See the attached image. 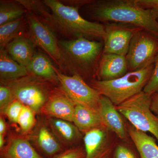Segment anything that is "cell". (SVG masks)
I'll return each instance as SVG.
<instances>
[{
    "instance_id": "cell-1",
    "label": "cell",
    "mask_w": 158,
    "mask_h": 158,
    "mask_svg": "<svg viewBox=\"0 0 158 158\" xmlns=\"http://www.w3.org/2000/svg\"><path fill=\"white\" fill-rule=\"evenodd\" d=\"M27 11L34 13L54 33L69 38L85 37L104 41L106 36L105 25L90 21L80 15L81 1H71L69 5L56 0H18Z\"/></svg>"
},
{
    "instance_id": "cell-2",
    "label": "cell",
    "mask_w": 158,
    "mask_h": 158,
    "mask_svg": "<svg viewBox=\"0 0 158 158\" xmlns=\"http://www.w3.org/2000/svg\"><path fill=\"white\" fill-rule=\"evenodd\" d=\"M87 17L99 22L137 26L158 37V20L135 0H88L83 6Z\"/></svg>"
},
{
    "instance_id": "cell-3",
    "label": "cell",
    "mask_w": 158,
    "mask_h": 158,
    "mask_svg": "<svg viewBox=\"0 0 158 158\" xmlns=\"http://www.w3.org/2000/svg\"><path fill=\"white\" fill-rule=\"evenodd\" d=\"M59 44L68 70L81 77L96 74L103 53L104 41L80 37L59 40Z\"/></svg>"
},
{
    "instance_id": "cell-4",
    "label": "cell",
    "mask_w": 158,
    "mask_h": 158,
    "mask_svg": "<svg viewBox=\"0 0 158 158\" xmlns=\"http://www.w3.org/2000/svg\"><path fill=\"white\" fill-rule=\"evenodd\" d=\"M154 67V64H151L139 70L128 72L123 76L111 81L93 80L90 81V86L118 106L143 91Z\"/></svg>"
},
{
    "instance_id": "cell-5",
    "label": "cell",
    "mask_w": 158,
    "mask_h": 158,
    "mask_svg": "<svg viewBox=\"0 0 158 158\" xmlns=\"http://www.w3.org/2000/svg\"><path fill=\"white\" fill-rule=\"evenodd\" d=\"M1 84L11 89L15 99L35 113L41 112L55 90L52 88V83L30 74L11 81L1 82Z\"/></svg>"
},
{
    "instance_id": "cell-6",
    "label": "cell",
    "mask_w": 158,
    "mask_h": 158,
    "mask_svg": "<svg viewBox=\"0 0 158 158\" xmlns=\"http://www.w3.org/2000/svg\"><path fill=\"white\" fill-rule=\"evenodd\" d=\"M151 105V95L142 91L116 108L134 127L150 133L158 141V118L152 113Z\"/></svg>"
},
{
    "instance_id": "cell-7",
    "label": "cell",
    "mask_w": 158,
    "mask_h": 158,
    "mask_svg": "<svg viewBox=\"0 0 158 158\" xmlns=\"http://www.w3.org/2000/svg\"><path fill=\"white\" fill-rule=\"evenodd\" d=\"M158 55V37L142 29L131 40L127 54L129 72L139 70L154 64Z\"/></svg>"
},
{
    "instance_id": "cell-8",
    "label": "cell",
    "mask_w": 158,
    "mask_h": 158,
    "mask_svg": "<svg viewBox=\"0 0 158 158\" xmlns=\"http://www.w3.org/2000/svg\"><path fill=\"white\" fill-rule=\"evenodd\" d=\"M26 15L29 28L28 37L35 45L45 52L62 70L67 69L55 33L34 13L27 11Z\"/></svg>"
},
{
    "instance_id": "cell-9",
    "label": "cell",
    "mask_w": 158,
    "mask_h": 158,
    "mask_svg": "<svg viewBox=\"0 0 158 158\" xmlns=\"http://www.w3.org/2000/svg\"><path fill=\"white\" fill-rule=\"evenodd\" d=\"M62 90L76 105H80L98 112L101 95L77 75L72 76L61 73L56 69Z\"/></svg>"
},
{
    "instance_id": "cell-10",
    "label": "cell",
    "mask_w": 158,
    "mask_h": 158,
    "mask_svg": "<svg viewBox=\"0 0 158 158\" xmlns=\"http://www.w3.org/2000/svg\"><path fill=\"white\" fill-rule=\"evenodd\" d=\"M104 24L106 36L104 41L103 53L126 56L133 36L142 28L133 25L122 23H108Z\"/></svg>"
},
{
    "instance_id": "cell-11",
    "label": "cell",
    "mask_w": 158,
    "mask_h": 158,
    "mask_svg": "<svg viewBox=\"0 0 158 158\" xmlns=\"http://www.w3.org/2000/svg\"><path fill=\"white\" fill-rule=\"evenodd\" d=\"M76 104L64 92L55 90L41 112L48 117L73 122Z\"/></svg>"
},
{
    "instance_id": "cell-12",
    "label": "cell",
    "mask_w": 158,
    "mask_h": 158,
    "mask_svg": "<svg viewBox=\"0 0 158 158\" xmlns=\"http://www.w3.org/2000/svg\"><path fill=\"white\" fill-rule=\"evenodd\" d=\"M128 72L125 56L103 53L96 75L99 81H111L123 76Z\"/></svg>"
},
{
    "instance_id": "cell-13",
    "label": "cell",
    "mask_w": 158,
    "mask_h": 158,
    "mask_svg": "<svg viewBox=\"0 0 158 158\" xmlns=\"http://www.w3.org/2000/svg\"><path fill=\"white\" fill-rule=\"evenodd\" d=\"M98 113L107 129L115 133L120 139L127 138V131L121 114L108 98L101 95Z\"/></svg>"
},
{
    "instance_id": "cell-14",
    "label": "cell",
    "mask_w": 158,
    "mask_h": 158,
    "mask_svg": "<svg viewBox=\"0 0 158 158\" xmlns=\"http://www.w3.org/2000/svg\"><path fill=\"white\" fill-rule=\"evenodd\" d=\"M35 46L28 36L23 35L11 40L5 49L14 61L27 68L36 52Z\"/></svg>"
},
{
    "instance_id": "cell-15",
    "label": "cell",
    "mask_w": 158,
    "mask_h": 158,
    "mask_svg": "<svg viewBox=\"0 0 158 158\" xmlns=\"http://www.w3.org/2000/svg\"><path fill=\"white\" fill-rule=\"evenodd\" d=\"M48 121L51 131L62 145H73L81 137V132L70 122L51 117Z\"/></svg>"
},
{
    "instance_id": "cell-16",
    "label": "cell",
    "mask_w": 158,
    "mask_h": 158,
    "mask_svg": "<svg viewBox=\"0 0 158 158\" xmlns=\"http://www.w3.org/2000/svg\"><path fill=\"white\" fill-rule=\"evenodd\" d=\"M27 69L29 74L38 77L52 84L59 83L56 69L49 59L42 53H35Z\"/></svg>"
},
{
    "instance_id": "cell-17",
    "label": "cell",
    "mask_w": 158,
    "mask_h": 158,
    "mask_svg": "<svg viewBox=\"0 0 158 158\" xmlns=\"http://www.w3.org/2000/svg\"><path fill=\"white\" fill-rule=\"evenodd\" d=\"M38 149L48 157H56L63 152L62 145L45 124L39 126L35 136Z\"/></svg>"
},
{
    "instance_id": "cell-18",
    "label": "cell",
    "mask_w": 158,
    "mask_h": 158,
    "mask_svg": "<svg viewBox=\"0 0 158 158\" xmlns=\"http://www.w3.org/2000/svg\"><path fill=\"white\" fill-rule=\"evenodd\" d=\"M73 122L85 134L97 128L106 127L98 112L80 105L76 106Z\"/></svg>"
},
{
    "instance_id": "cell-19",
    "label": "cell",
    "mask_w": 158,
    "mask_h": 158,
    "mask_svg": "<svg viewBox=\"0 0 158 158\" xmlns=\"http://www.w3.org/2000/svg\"><path fill=\"white\" fill-rule=\"evenodd\" d=\"M127 132L140 158H158V146L152 137L135 127L129 128Z\"/></svg>"
},
{
    "instance_id": "cell-20",
    "label": "cell",
    "mask_w": 158,
    "mask_h": 158,
    "mask_svg": "<svg viewBox=\"0 0 158 158\" xmlns=\"http://www.w3.org/2000/svg\"><path fill=\"white\" fill-rule=\"evenodd\" d=\"M4 158H44L35 150L27 139L22 137L11 138L3 148Z\"/></svg>"
},
{
    "instance_id": "cell-21",
    "label": "cell",
    "mask_w": 158,
    "mask_h": 158,
    "mask_svg": "<svg viewBox=\"0 0 158 158\" xmlns=\"http://www.w3.org/2000/svg\"><path fill=\"white\" fill-rule=\"evenodd\" d=\"M29 74L26 67L14 61L6 49H0V79L1 82L15 81Z\"/></svg>"
},
{
    "instance_id": "cell-22",
    "label": "cell",
    "mask_w": 158,
    "mask_h": 158,
    "mask_svg": "<svg viewBox=\"0 0 158 158\" xmlns=\"http://www.w3.org/2000/svg\"><path fill=\"white\" fill-rule=\"evenodd\" d=\"M105 127L97 128L85 133L84 138L85 158H95L102 150L107 142Z\"/></svg>"
},
{
    "instance_id": "cell-23",
    "label": "cell",
    "mask_w": 158,
    "mask_h": 158,
    "mask_svg": "<svg viewBox=\"0 0 158 158\" xmlns=\"http://www.w3.org/2000/svg\"><path fill=\"white\" fill-rule=\"evenodd\" d=\"M27 25V21L25 15L15 20L0 26V49H5L11 40L23 35Z\"/></svg>"
},
{
    "instance_id": "cell-24",
    "label": "cell",
    "mask_w": 158,
    "mask_h": 158,
    "mask_svg": "<svg viewBox=\"0 0 158 158\" xmlns=\"http://www.w3.org/2000/svg\"><path fill=\"white\" fill-rule=\"evenodd\" d=\"M27 12L25 7L18 1H1L0 26L18 19Z\"/></svg>"
},
{
    "instance_id": "cell-25",
    "label": "cell",
    "mask_w": 158,
    "mask_h": 158,
    "mask_svg": "<svg viewBox=\"0 0 158 158\" xmlns=\"http://www.w3.org/2000/svg\"><path fill=\"white\" fill-rule=\"evenodd\" d=\"M35 113L33 110L24 105L18 122L23 132H27L34 127L36 123Z\"/></svg>"
},
{
    "instance_id": "cell-26",
    "label": "cell",
    "mask_w": 158,
    "mask_h": 158,
    "mask_svg": "<svg viewBox=\"0 0 158 158\" xmlns=\"http://www.w3.org/2000/svg\"><path fill=\"white\" fill-rule=\"evenodd\" d=\"M24 105L19 101H14L6 108L3 113L7 116L9 121L14 123H18L19 118Z\"/></svg>"
},
{
    "instance_id": "cell-27",
    "label": "cell",
    "mask_w": 158,
    "mask_h": 158,
    "mask_svg": "<svg viewBox=\"0 0 158 158\" xmlns=\"http://www.w3.org/2000/svg\"><path fill=\"white\" fill-rule=\"evenodd\" d=\"M12 91L7 85L1 84L0 86V110L3 113L6 108L15 100Z\"/></svg>"
},
{
    "instance_id": "cell-28",
    "label": "cell",
    "mask_w": 158,
    "mask_h": 158,
    "mask_svg": "<svg viewBox=\"0 0 158 158\" xmlns=\"http://www.w3.org/2000/svg\"><path fill=\"white\" fill-rule=\"evenodd\" d=\"M143 91L151 95L158 93V55L155 62L152 74Z\"/></svg>"
},
{
    "instance_id": "cell-29",
    "label": "cell",
    "mask_w": 158,
    "mask_h": 158,
    "mask_svg": "<svg viewBox=\"0 0 158 158\" xmlns=\"http://www.w3.org/2000/svg\"><path fill=\"white\" fill-rule=\"evenodd\" d=\"M85 148L81 147L70 148L63 151L54 158H85Z\"/></svg>"
},
{
    "instance_id": "cell-30",
    "label": "cell",
    "mask_w": 158,
    "mask_h": 158,
    "mask_svg": "<svg viewBox=\"0 0 158 158\" xmlns=\"http://www.w3.org/2000/svg\"><path fill=\"white\" fill-rule=\"evenodd\" d=\"M112 158H138V156L129 148L118 144L115 147Z\"/></svg>"
},
{
    "instance_id": "cell-31",
    "label": "cell",
    "mask_w": 158,
    "mask_h": 158,
    "mask_svg": "<svg viewBox=\"0 0 158 158\" xmlns=\"http://www.w3.org/2000/svg\"><path fill=\"white\" fill-rule=\"evenodd\" d=\"M136 3L144 9H148L158 20V0H135Z\"/></svg>"
},
{
    "instance_id": "cell-32",
    "label": "cell",
    "mask_w": 158,
    "mask_h": 158,
    "mask_svg": "<svg viewBox=\"0 0 158 158\" xmlns=\"http://www.w3.org/2000/svg\"><path fill=\"white\" fill-rule=\"evenodd\" d=\"M151 109L158 115V93L154 94L151 95Z\"/></svg>"
},
{
    "instance_id": "cell-33",
    "label": "cell",
    "mask_w": 158,
    "mask_h": 158,
    "mask_svg": "<svg viewBox=\"0 0 158 158\" xmlns=\"http://www.w3.org/2000/svg\"><path fill=\"white\" fill-rule=\"evenodd\" d=\"M6 124L5 119L3 118L1 116L0 118V135H4L5 133L6 132Z\"/></svg>"
},
{
    "instance_id": "cell-34",
    "label": "cell",
    "mask_w": 158,
    "mask_h": 158,
    "mask_svg": "<svg viewBox=\"0 0 158 158\" xmlns=\"http://www.w3.org/2000/svg\"><path fill=\"white\" fill-rule=\"evenodd\" d=\"M5 144V139H4V135H0V149L1 150H2L4 148Z\"/></svg>"
},
{
    "instance_id": "cell-35",
    "label": "cell",
    "mask_w": 158,
    "mask_h": 158,
    "mask_svg": "<svg viewBox=\"0 0 158 158\" xmlns=\"http://www.w3.org/2000/svg\"><path fill=\"white\" fill-rule=\"evenodd\" d=\"M3 158V157H2V158Z\"/></svg>"
}]
</instances>
